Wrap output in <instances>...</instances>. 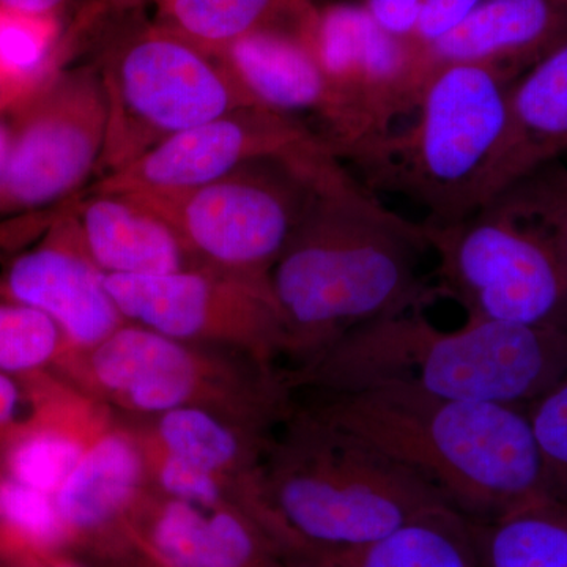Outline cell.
<instances>
[{
    "label": "cell",
    "mask_w": 567,
    "mask_h": 567,
    "mask_svg": "<svg viewBox=\"0 0 567 567\" xmlns=\"http://www.w3.org/2000/svg\"><path fill=\"white\" fill-rule=\"evenodd\" d=\"M425 251L423 224L388 210L328 156L268 279L278 330L320 357L361 324L434 303L436 287L420 275Z\"/></svg>",
    "instance_id": "1"
},
{
    "label": "cell",
    "mask_w": 567,
    "mask_h": 567,
    "mask_svg": "<svg viewBox=\"0 0 567 567\" xmlns=\"http://www.w3.org/2000/svg\"><path fill=\"white\" fill-rule=\"evenodd\" d=\"M317 416L404 465L475 524L548 496L524 406L457 401L390 383L331 393Z\"/></svg>",
    "instance_id": "2"
},
{
    "label": "cell",
    "mask_w": 567,
    "mask_h": 567,
    "mask_svg": "<svg viewBox=\"0 0 567 567\" xmlns=\"http://www.w3.org/2000/svg\"><path fill=\"white\" fill-rule=\"evenodd\" d=\"M567 375V330L466 319L445 331L423 309L354 328L319 357L330 393L415 386L457 401L527 409Z\"/></svg>",
    "instance_id": "3"
},
{
    "label": "cell",
    "mask_w": 567,
    "mask_h": 567,
    "mask_svg": "<svg viewBox=\"0 0 567 567\" xmlns=\"http://www.w3.org/2000/svg\"><path fill=\"white\" fill-rule=\"evenodd\" d=\"M286 454L267 516L293 567L312 551L361 546L450 506L404 465L320 416Z\"/></svg>",
    "instance_id": "4"
},
{
    "label": "cell",
    "mask_w": 567,
    "mask_h": 567,
    "mask_svg": "<svg viewBox=\"0 0 567 567\" xmlns=\"http://www.w3.org/2000/svg\"><path fill=\"white\" fill-rule=\"evenodd\" d=\"M514 81L483 65L440 66L425 81L415 121L347 156L369 192L402 194L450 224L473 213L477 182L506 122Z\"/></svg>",
    "instance_id": "5"
},
{
    "label": "cell",
    "mask_w": 567,
    "mask_h": 567,
    "mask_svg": "<svg viewBox=\"0 0 567 567\" xmlns=\"http://www.w3.org/2000/svg\"><path fill=\"white\" fill-rule=\"evenodd\" d=\"M96 44L93 63L106 95L107 133L95 181L117 173L174 134L230 111L259 106L221 58L152 20L122 22Z\"/></svg>",
    "instance_id": "6"
},
{
    "label": "cell",
    "mask_w": 567,
    "mask_h": 567,
    "mask_svg": "<svg viewBox=\"0 0 567 567\" xmlns=\"http://www.w3.org/2000/svg\"><path fill=\"white\" fill-rule=\"evenodd\" d=\"M423 224L436 292L468 319L567 330V268L554 235L499 196L465 218Z\"/></svg>",
    "instance_id": "7"
},
{
    "label": "cell",
    "mask_w": 567,
    "mask_h": 567,
    "mask_svg": "<svg viewBox=\"0 0 567 567\" xmlns=\"http://www.w3.org/2000/svg\"><path fill=\"white\" fill-rule=\"evenodd\" d=\"M333 148L271 156L192 192L137 196L166 219L186 251L219 274L270 289L271 270L311 205L317 174ZM123 194V193H122Z\"/></svg>",
    "instance_id": "8"
},
{
    "label": "cell",
    "mask_w": 567,
    "mask_h": 567,
    "mask_svg": "<svg viewBox=\"0 0 567 567\" xmlns=\"http://www.w3.org/2000/svg\"><path fill=\"white\" fill-rule=\"evenodd\" d=\"M300 37L338 99V125L327 142L339 159L415 111L429 80L423 55L383 31L361 3H317Z\"/></svg>",
    "instance_id": "9"
},
{
    "label": "cell",
    "mask_w": 567,
    "mask_h": 567,
    "mask_svg": "<svg viewBox=\"0 0 567 567\" xmlns=\"http://www.w3.org/2000/svg\"><path fill=\"white\" fill-rule=\"evenodd\" d=\"M324 144L300 118L241 107L167 137L87 189L137 196L192 192L257 159L301 155Z\"/></svg>",
    "instance_id": "10"
},
{
    "label": "cell",
    "mask_w": 567,
    "mask_h": 567,
    "mask_svg": "<svg viewBox=\"0 0 567 567\" xmlns=\"http://www.w3.org/2000/svg\"><path fill=\"white\" fill-rule=\"evenodd\" d=\"M106 133L102 76L95 63H84L63 78L50 106L24 126L9 148L0 173L3 197L20 207L73 199L96 178Z\"/></svg>",
    "instance_id": "11"
},
{
    "label": "cell",
    "mask_w": 567,
    "mask_h": 567,
    "mask_svg": "<svg viewBox=\"0 0 567 567\" xmlns=\"http://www.w3.org/2000/svg\"><path fill=\"white\" fill-rule=\"evenodd\" d=\"M104 284L122 317L175 341L210 330L278 331L270 289L219 271L106 275Z\"/></svg>",
    "instance_id": "12"
},
{
    "label": "cell",
    "mask_w": 567,
    "mask_h": 567,
    "mask_svg": "<svg viewBox=\"0 0 567 567\" xmlns=\"http://www.w3.org/2000/svg\"><path fill=\"white\" fill-rule=\"evenodd\" d=\"M567 153V41L511 85L506 122L477 182L473 210Z\"/></svg>",
    "instance_id": "13"
},
{
    "label": "cell",
    "mask_w": 567,
    "mask_h": 567,
    "mask_svg": "<svg viewBox=\"0 0 567 567\" xmlns=\"http://www.w3.org/2000/svg\"><path fill=\"white\" fill-rule=\"evenodd\" d=\"M565 41L567 6L559 0H483L421 55L429 76L440 66L466 63L516 81Z\"/></svg>",
    "instance_id": "14"
},
{
    "label": "cell",
    "mask_w": 567,
    "mask_h": 567,
    "mask_svg": "<svg viewBox=\"0 0 567 567\" xmlns=\"http://www.w3.org/2000/svg\"><path fill=\"white\" fill-rule=\"evenodd\" d=\"M82 248L104 275L171 274L186 267L185 245L166 219L130 194L84 189L70 200Z\"/></svg>",
    "instance_id": "15"
},
{
    "label": "cell",
    "mask_w": 567,
    "mask_h": 567,
    "mask_svg": "<svg viewBox=\"0 0 567 567\" xmlns=\"http://www.w3.org/2000/svg\"><path fill=\"white\" fill-rule=\"evenodd\" d=\"M9 287L20 303L50 316L80 346H99L121 323L104 274L89 259L78 233L73 246L22 256L11 268Z\"/></svg>",
    "instance_id": "16"
},
{
    "label": "cell",
    "mask_w": 567,
    "mask_h": 567,
    "mask_svg": "<svg viewBox=\"0 0 567 567\" xmlns=\"http://www.w3.org/2000/svg\"><path fill=\"white\" fill-rule=\"evenodd\" d=\"M218 58L260 107L293 118H300V114L317 115L323 123L324 141L334 132L338 99L298 33L279 29L252 32L235 41Z\"/></svg>",
    "instance_id": "17"
},
{
    "label": "cell",
    "mask_w": 567,
    "mask_h": 567,
    "mask_svg": "<svg viewBox=\"0 0 567 567\" xmlns=\"http://www.w3.org/2000/svg\"><path fill=\"white\" fill-rule=\"evenodd\" d=\"M145 546L169 567H287L281 551L251 516L174 499L152 522Z\"/></svg>",
    "instance_id": "18"
},
{
    "label": "cell",
    "mask_w": 567,
    "mask_h": 567,
    "mask_svg": "<svg viewBox=\"0 0 567 567\" xmlns=\"http://www.w3.org/2000/svg\"><path fill=\"white\" fill-rule=\"evenodd\" d=\"M93 371L103 386L145 412H169L189 398L196 380L188 352L148 328H117L95 347Z\"/></svg>",
    "instance_id": "19"
},
{
    "label": "cell",
    "mask_w": 567,
    "mask_h": 567,
    "mask_svg": "<svg viewBox=\"0 0 567 567\" xmlns=\"http://www.w3.org/2000/svg\"><path fill=\"white\" fill-rule=\"evenodd\" d=\"M305 567H481L470 522L442 506L361 546L316 550Z\"/></svg>",
    "instance_id": "20"
},
{
    "label": "cell",
    "mask_w": 567,
    "mask_h": 567,
    "mask_svg": "<svg viewBox=\"0 0 567 567\" xmlns=\"http://www.w3.org/2000/svg\"><path fill=\"white\" fill-rule=\"evenodd\" d=\"M316 0H152L151 20L207 54L264 29L301 35Z\"/></svg>",
    "instance_id": "21"
},
{
    "label": "cell",
    "mask_w": 567,
    "mask_h": 567,
    "mask_svg": "<svg viewBox=\"0 0 567 567\" xmlns=\"http://www.w3.org/2000/svg\"><path fill=\"white\" fill-rule=\"evenodd\" d=\"M141 473L140 453L123 436H106L84 451L55 494L65 529L87 533L110 525L132 499Z\"/></svg>",
    "instance_id": "22"
},
{
    "label": "cell",
    "mask_w": 567,
    "mask_h": 567,
    "mask_svg": "<svg viewBox=\"0 0 567 567\" xmlns=\"http://www.w3.org/2000/svg\"><path fill=\"white\" fill-rule=\"evenodd\" d=\"M470 528L481 567H567V506L550 496Z\"/></svg>",
    "instance_id": "23"
},
{
    "label": "cell",
    "mask_w": 567,
    "mask_h": 567,
    "mask_svg": "<svg viewBox=\"0 0 567 567\" xmlns=\"http://www.w3.org/2000/svg\"><path fill=\"white\" fill-rule=\"evenodd\" d=\"M159 434L171 456L185 458L208 472L226 468L240 457L238 436L203 410H169L159 424Z\"/></svg>",
    "instance_id": "24"
},
{
    "label": "cell",
    "mask_w": 567,
    "mask_h": 567,
    "mask_svg": "<svg viewBox=\"0 0 567 567\" xmlns=\"http://www.w3.org/2000/svg\"><path fill=\"white\" fill-rule=\"evenodd\" d=\"M547 494L567 506V375L527 406Z\"/></svg>",
    "instance_id": "25"
},
{
    "label": "cell",
    "mask_w": 567,
    "mask_h": 567,
    "mask_svg": "<svg viewBox=\"0 0 567 567\" xmlns=\"http://www.w3.org/2000/svg\"><path fill=\"white\" fill-rule=\"evenodd\" d=\"M58 323L28 305L0 306V369L28 371L50 360L59 342Z\"/></svg>",
    "instance_id": "26"
},
{
    "label": "cell",
    "mask_w": 567,
    "mask_h": 567,
    "mask_svg": "<svg viewBox=\"0 0 567 567\" xmlns=\"http://www.w3.org/2000/svg\"><path fill=\"white\" fill-rule=\"evenodd\" d=\"M82 447L66 436L44 434L22 443L11 457L14 480L44 494H58L74 466L81 461Z\"/></svg>",
    "instance_id": "27"
},
{
    "label": "cell",
    "mask_w": 567,
    "mask_h": 567,
    "mask_svg": "<svg viewBox=\"0 0 567 567\" xmlns=\"http://www.w3.org/2000/svg\"><path fill=\"white\" fill-rule=\"evenodd\" d=\"M502 196L532 213L550 230L567 268V164L563 159L544 164Z\"/></svg>",
    "instance_id": "28"
},
{
    "label": "cell",
    "mask_w": 567,
    "mask_h": 567,
    "mask_svg": "<svg viewBox=\"0 0 567 567\" xmlns=\"http://www.w3.org/2000/svg\"><path fill=\"white\" fill-rule=\"evenodd\" d=\"M0 520L40 547L54 546L66 533L50 495L17 480L0 484Z\"/></svg>",
    "instance_id": "29"
},
{
    "label": "cell",
    "mask_w": 567,
    "mask_h": 567,
    "mask_svg": "<svg viewBox=\"0 0 567 567\" xmlns=\"http://www.w3.org/2000/svg\"><path fill=\"white\" fill-rule=\"evenodd\" d=\"M163 487L175 499L203 507L218 506L221 492L213 472L177 456H167L159 472Z\"/></svg>",
    "instance_id": "30"
},
{
    "label": "cell",
    "mask_w": 567,
    "mask_h": 567,
    "mask_svg": "<svg viewBox=\"0 0 567 567\" xmlns=\"http://www.w3.org/2000/svg\"><path fill=\"white\" fill-rule=\"evenodd\" d=\"M483 0H424L420 20L409 43L417 51L442 40L466 20Z\"/></svg>",
    "instance_id": "31"
},
{
    "label": "cell",
    "mask_w": 567,
    "mask_h": 567,
    "mask_svg": "<svg viewBox=\"0 0 567 567\" xmlns=\"http://www.w3.org/2000/svg\"><path fill=\"white\" fill-rule=\"evenodd\" d=\"M152 6V0H87L74 17V29L84 35V43L100 40L104 32L134 18Z\"/></svg>",
    "instance_id": "32"
},
{
    "label": "cell",
    "mask_w": 567,
    "mask_h": 567,
    "mask_svg": "<svg viewBox=\"0 0 567 567\" xmlns=\"http://www.w3.org/2000/svg\"><path fill=\"white\" fill-rule=\"evenodd\" d=\"M360 3L383 31L410 41L420 20L424 0H361Z\"/></svg>",
    "instance_id": "33"
},
{
    "label": "cell",
    "mask_w": 567,
    "mask_h": 567,
    "mask_svg": "<svg viewBox=\"0 0 567 567\" xmlns=\"http://www.w3.org/2000/svg\"><path fill=\"white\" fill-rule=\"evenodd\" d=\"M43 48L31 32L17 25L0 29V61L18 71H32L43 61Z\"/></svg>",
    "instance_id": "34"
},
{
    "label": "cell",
    "mask_w": 567,
    "mask_h": 567,
    "mask_svg": "<svg viewBox=\"0 0 567 567\" xmlns=\"http://www.w3.org/2000/svg\"><path fill=\"white\" fill-rule=\"evenodd\" d=\"M87 0H0V7L29 17H47L73 7L80 11Z\"/></svg>",
    "instance_id": "35"
},
{
    "label": "cell",
    "mask_w": 567,
    "mask_h": 567,
    "mask_svg": "<svg viewBox=\"0 0 567 567\" xmlns=\"http://www.w3.org/2000/svg\"><path fill=\"white\" fill-rule=\"evenodd\" d=\"M17 388L6 377L0 375V424L9 420L17 406Z\"/></svg>",
    "instance_id": "36"
},
{
    "label": "cell",
    "mask_w": 567,
    "mask_h": 567,
    "mask_svg": "<svg viewBox=\"0 0 567 567\" xmlns=\"http://www.w3.org/2000/svg\"><path fill=\"white\" fill-rule=\"evenodd\" d=\"M7 153H9V145H7V136L3 130L0 128V173H2L3 163H6Z\"/></svg>",
    "instance_id": "37"
},
{
    "label": "cell",
    "mask_w": 567,
    "mask_h": 567,
    "mask_svg": "<svg viewBox=\"0 0 567 567\" xmlns=\"http://www.w3.org/2000/svg\"><path fill=\"white\" fill-rule=\"evenodd\" d=\"M145 547H147V546H145ZM148 551H151V550H148ZM151 557H152V566L151 567H169V566L164 565L162 559L156 558L155 555L152 554V551H151Z\"/></svg>",
    "instance_id": "38"
},
{
    "label": "cell",
    "mask_w": 567,
    "mask_h": 567,
    "mask_svg": "<svg viewBox=\"0 0 567 567\" xmlns=\"http://www.w3.org/2000/svg\"><path fill=\"white\" fill-rule=\"evenodd\" d=\"M48 567H78V566L71 565V563H66V561H55V563H51V565Z\"/></svg>",
    "instance_id": "39"
},
{
    "label": "cell",
    "mask_w": 567,
    "mask_h": 567,
    "mask_svg": "<svg viewBox=\"0 0 567 567\" xmlns=\"http://www.w3.org/2000/svg\"><path fill=\"white\" fill-rule=\"evenodd\" d=\"M324 2H358V3H360L361 0H323V3Z\"/></svg>",
    "instance_id": "40"
},
{
    "label": "cell",
    "mask_w": 567,
    "mask_h": 567,
    "mask_svg": "<svg viewBox=\"0 0 567 567\" xmlns=\"http://www.w3.org/2000/svg\"><path fill=\"white\" fill-rule=\"evenodd\" d=\"M561 159H563V162H565V163L567 164V153H566V155H565V156H563V158H561Z\"/></svg>",
    "instance_id": "41"
},
{
    "label": "cell",
    "mask_w": 567,
    "mask_h": 567,
    "mask_svg": "<svg viewBox=\"0 0 567 567\" xmlns=\"http://www.w3.org/2000/svg\"><path fill=\"white\" fill-rule=\"evenodd\" d=\"M559 2H563L565 6H567V0H559Z\"/></svg>",
    "instance_id": "42"
}]
</instances>
